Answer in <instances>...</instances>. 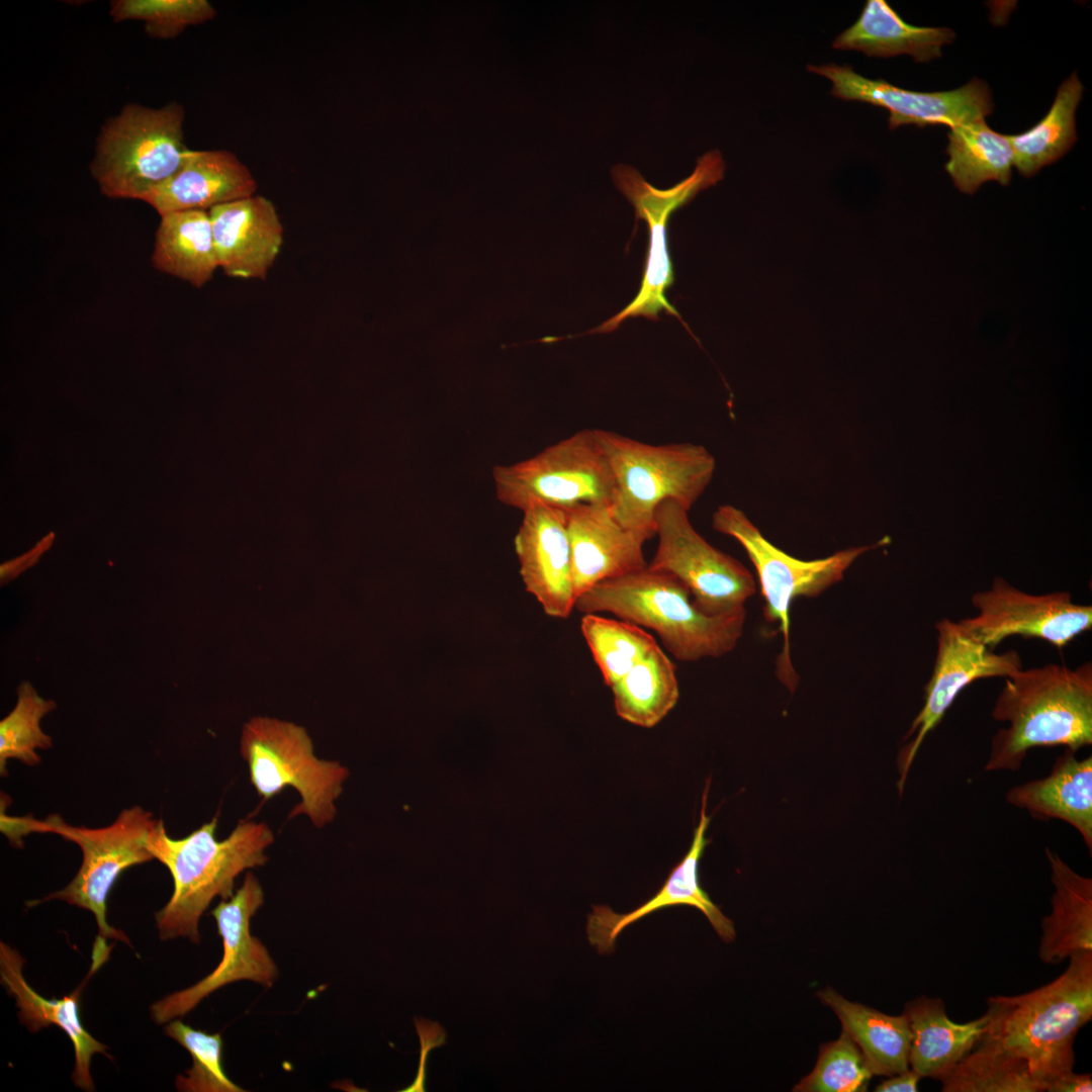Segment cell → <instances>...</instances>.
Instances as JSON below:
<instances>
[{
  "label": "cell",
  "mask_w": 1092,
  "mask_h": 1092,
  "mask_svg": "<svg viewBox=\"0 0 1092 1092\" xmlns=\"http://www.w3.org/2000/svg\"><path fill=\"white\" fill-rule=\"evenodd\" d=\"M218 816L181 839L171 838L163 820L151 830L147 847L173 879V893L156 915L161 940L178 937L200 942L199 921L211 901L229 899L237 877L268 861L274 840L264 822L242 820L223 840L216 838Z\"/></svg>",
  "instance_id": "obj_1"
},
{
  "label": "cell",
  "mask_w": 1092,
  "mask_h": 1092,
  "mask_svg": "<svg viewBox=\"0 0 1092 1092\" xmlns=\"http://www.w3.org/2000/svg\"><path fill=\"white\" fill-rule=\"evenodd\" d=\"M992 717L1007 722L991 741L986 771L1020 768L1034 747L1078 749L1092 743V663H1049L1005 677Z\"/></svg>",
  "instance_id": "obj_2"
},
{
  "label": "cell",
  "mask_w": 1092,
  "mask_h": 1092,
  "mask_svg": "<svg viewBox=\"0 0 1092 1092\" xmlns=\"http://www.w3.org/2000/svg\"><path fill=\"white\" fill-rule=\"evenodd\" d=\"M575 608L582 614L609 613L650 629L685 662L732 651L746 620L745 608L714 616L703 613L675 576L648 564L598 583L576 600Z\"/></svg>",
  "instance_id": "obj_3"
},
{
  "label": "cell",
  "mask_w": 1092,
  "mask_h": 1092,
  "mask_svg": "<svg viewBox=\"0 0 1092 1092\" xmlns=\"http://www.w3.org/2000/svg\"><path fill=\"white\" fill-rule=\"evenodd\" d=\"M987 1011V1031L1024 1059L1046 1088L1073 1071L1076 1034L1092 1019V951L1072 954L1065 972L1040 988L989 998Z\"/></svg>",
  "instance_id": "obj_4"
},
{
  "label": "cell",
  "mask_w": 1092,
  "mask_h": 1092,
  "mask_svg": "<svg viewBox=\"0 0 1092 1092\" xmlns=\"http://www.w3.org/2000/svg\"><path fill=\"white\" fill-rule=\"evenodd\" d=\"M594 431L614 476L613 517L646 540L655 535L654 515L662 502L671 499L690 511L713 479L716 460L702 445H651L608 430Z\"/></svg>",
  "instance_id": "obj_5"
},
{
  "label": "cell",
  "mask_w": 1092,
  "mask_h": 1092,
  "mask_svg": "<svg viewBox=\"0 0 1092 1092\" xmlns=\"http://www.w3.org/2000/svg\"><path fill=\"white\" fill-rule=\"evenodd\" d=\"M184 109L129 104L109 118L97 138L90 166L100 191L111 198L143 200L182 166Z\"/></svg>",
  "instance_id": "obj_6"
},
{
  "label": "cell",
  "mask_w": 1092,
  "mask_h": 1092,
  "mask_svg": "<svg viewBox=\"0 0 1092 1092\" xmlns=\"http://www.w3.org/2000/svg\"><path fill=\"white\" fill-rule=\"evenodd\" d=\"M717 532L735 539L753 564L764 600L763 614L769 623H778L783 648L777 660V676L790 691L799 677L790 654V609L799 597L814 598L840 581L845 571L863 553L891 542L885 536L872 545L839 550L827 557L802 560L768 541L743 511L731 505L720 506L712 516Z\"/></svg>",
  "instance_id": "obj_7"
},
{
  "label": "cell",
  "mask_w": 1092,
  "mask_h": 1092,
  "mask_svg": "<svg viewBox=\"0 0 1092 1092\" xmlns=\"http://www.w3.org/2000/svg\"><path fill=\"white\" fill-rule=\"evenodd\" d=\"M240 752L261 805L291 787L301 801L289 819L305 814L317 828L334 819V803L348 770L337 761L318 759L305 729L276 719L254 718L243 729Z\"/></svg>",
  "instance_id": "obj_8"
},
{
  "label": "cell",
  "mask_w": 1092,
  "mask_h": 1092,
  "mask_svg": "<svg viewBox=\"0 0 1092 1092\" xmlns=\"http://www.w3.org/2000/svg\"><path fill=\"white\" fill-rule=\"evenodd\" d=\"M725 163L719 151L713 150L698 158L693 173L668 189H657L647 183L631 166L616 165L612 176L618 189L635 209L636 220L643 219L649 230V243L640 289L634 299L620 312L584 334L610 333L628 317L644 316L658 321L659 312L676 317L690 332L678 311L667 301L665 291L674 281L668 254L667 223L673 211L682 207L703 189L719 182L724 176Z\"/></svg>",
  "instance_id": "obj_9"
},
{
  "label": "cell",
  "mask_w": 1092,
  "mask_h": 1092,
  "mask_svg": "<svg viewBox=\"0 0 1092 1092\" xmlns=\"http://www.w3.org/2000/svg\"><path fill=\"white\" fill-rule=\"evenodd\" d=\"M157 821L141 806L122 810L112 824L102 828L73 826L56 814L44 820L35 819L34 832H52L75 842L83 858L78 873L65 888L41 900L30 901L27 906L61 900L89 910L95 916L102 942L113 938L130 945L124 932L108 924L106 901L123 871L154 859L147 840Z\"/></svg>",
  "instance_id": "obj_10"
},
{
  "label": "cell",
  "mask_w": 1092,
  "mask_h": 1092,
  "mask_svg": "<svg viewBox=\"0 0 1092 1092\" xmlns=\"http://www.w3.org/2000/svg\"><path fill=\"white\" fill-rule=\"evenodd\" d=\"M497 499L524 512L546 505H611L615 481L594 429L580 430L535 456L492 469Z\"/></svg>",
  "instance_id": "obj_11"
},
{
  "label": "cell",
  "mask_w": 1092,
  "mask_h": 1092,
  "mask_svg": "<svg viewBox=\"0 0 1092 1092\" xmlns=\"http://www.w3.org/2000/svg\"><path fill=\"white\" fill-rule=\"evenodd\" d=\"M688 513L671 499L657 507L658 546L648 566L675 576L707 615L744 608L756 592L754 576L740 561L709 544L694 529Z\"/></svg>",
  "instance_id": "obj_12"
},
{
  "label": "cell",
  "mask_w": 1092,
  "mask_h": 1092,
  "mask_svg": "<svg viewBox=\"0 0 1092 1092\" xmlns=\"http://www.w3.org/2000/svg\"><path fill=\"white\" fill-rule=\"evenodd\" d=\"M264 903L257 877L249 872L242 886L211 910L222 939V957L215 969L194 985L171 993L150 1007L157 1024L183 1017L205 997L238 981H251L270 988L278 968L262 941L251 933V919Z\"/></svg>",
  "instance_id": "obj_13"
},
{
  "label": "cell",
  "mask_w": 1092,
  "mask_h": 1092,
  "mask_svg": "<svg viewBox=\"0 0 1092 1092\" xmlns=\"http://www.w3.org/2000/svg\"><path fill=\"white\" fill-rule=\"evenodd\" d=\"M937 652L932 674L925 686L924 704L905 734L908 741L899 751V794L912 762L926 736L938 725L959 694L971 682L994 676L1007 677L1022 669L1017 651L995 653L975 639L959 622L942 619L934 625Z\"/></svg>",
  "instance_id": "obj_14"
},
{
  "label": "cell",
  "mask_w": 1092,
  "mask_h": 1092,
  "mask_svg": "<svg viewBox=\"0 0 1092 1092\" xmlns=\"http://www.w3.org/2000/svg\"><path fill=\"white\" fill-rule=\"evenodd\" d=\"M971 600L978 615L959 623L992 650L1013 635L1063 648L1092 627V607L1075 604L1068 592L1030 595L996 576Z\"/></svg>",
  "instance_id": "obj_15"
},
{
  "label": "cell",
  "mask_w": 1092,
  "mask_h": 1092,
  "mask_svg": "<svg viewBox=\"0 0 1092 1092\" xmlns=\"http://www.w3.org/2000/svg\"><path fill=\"white\" fill-rule=\"evenodd\" d=\"M808 71L829 79L831 94L886 108L889 127L946 125L949 128L985 118L993 110L989 87L979 79L949 91L917 92L899 88L883 79H869L848 65H809Z\"/></svg>",
  "instance_id": "obj_16"
},
{
  "label": "cell",
  "mask_w": 1092,
  "mask_h": 1092,
  "mask_svg": "<svg viewBox=\"0 0 1092 1092\" xmlns=\"http://www.w3.org/2000/svg\"><path fill=\"white\" fill-rule=\"evenodd\" d=\"M710 780L707 781L703 795L700 820L694 830L689 851L669 872L664 884L649 900L628 913H617L605 905H594L587 915L586 935L589 943L599 953H611L619 934L630 924L661 909L686 905L700 910L709 920L714 930L725 942L735 938L733 922L725 916L701 887L699 863L705 847L710 842L706 831L710 816L706 813Z\"/></svg>",
  "instance_id": "obj_17"
},
{
  "label": "cell",
  "mask_w": 1092,
  "mask_h": 1092,
  "mask_svg": "<svg viewBox=\"0 0 1092 1092\" xmlns=\"http://www.w3.org/2000/svg\"><path fill=\"white\" fill-rule=\"evenodd\" d=\"M522 513L514 545L525 588L548 616L565 619L576 602L565 509L536 505Z\"/></svg>",
  "instance_id": "obj_18"
},
{
  "label": "cell",
  "mask_w": 1092,
  "mask_h": 1092,
  "mask_svg": "<svg viewBox=\"0 0 1092 1092\" xmlns=\"http://www.w3.org/2000/svg\"><path fill=\"white\" fill-rule=\"evenodd\" d=\"M565 512L576 600L602 581L647 566L643 555L647 540L623 528L609 504H580Z\"/></svg>",
  "instance_id": "obj_19"
},
{
  "label": "cell",
  "mask_w": 1092,
  "mask_h": 1092,
  "mask_svg": "<svg viewBox=\"0 0 1092 1092\" xmlns=\"http://www.w3.org/2000/svg\"><path fill=\"white\" fill-rule=\"evenodd\" d=\"M219 268L230 276L265 279L283 244V226L272 201L261 195L208 210Z\"/></svg>",
  "instance_id": "obj_20"
},
{
  "label": "cell",
  "mask_w": 1092,
  "mask_h": 1092,
  "mask_svg": "<svg viewBox=\"0 0 1092 1092\" xmlns=\"http://www.w3.org/2000/svg\"><path fill=\"white\" fill-rule=\"evenodd\" d=\"M249 168L225 150H189L180 169L143 201L160 215L210 208L255 195Z\"/></svg>",
  "instance_id": "obj_21"
},
{
  "label": "cell",
  "mask_w": 1092,
  "mask_h": 1092,
  "mask_svg": "<svg viewBox=\"0 0 1092 1092\" xmlns=\"http://www.w3.org/2000/svg\"><path fill=\"white\" fill-rule=\"evenodd\" d=\"M24 961L20 953L5 942L0 943V979L8 993L14 997L20 1023L30 1032H36L52 1024L67 1033L75 1051V1067L72 1080L85 1091L95 1089L90 1074L93 1055L109 1057L107 1045L94 1038L82 1025L79 1014L80 988L60 999H47L34 991L23 974Z\"/></svg>",
  "instance_id": "obj_22"
},
{
  "label": "cell",
  "mask_w": 1092,
  "mask_h": 1092,
  "mask_svg": "<svg viewBox=\"0 0 1092 1092\" xmlns=\"http://www.w3.org/2000/svg\"><path fill=\"white\" fill-rule=\"evenodd\" d=\"M1006 801L1039 820L1059 819L1074 827L1092 851V756L1078 759L1066 748L1051 772L1013 787Z\"/></svg>",
  "instance_id": "obj_23"
},
{
  "label": "cell",
  "mask_w": 1092,
  "mask_h": 1092,
  "mask_svg": "<svg viewBox=\"0 0 1092 1092\" xmlns=\"http://www.w3.org/2000/svg\"><path fill=\"white\" fill-rule=\"evenodd\" d=\"M911 1030L909 1066L921 1078L939 1080L982 1039L990 1024L988 1011L965 1023L950 1020L942 999L920 996L904 1009Z\"/></svg>",
  "instance_id": "obj_24"
},
{
  "label": "cell",
  "mask_w": 1092,
  "mask_h": 1092,
  "mask_svg": "<svg viewBox=\"0 0 1092 1092\" xmlns=\"http://www.w3.org/2000/svg\"><path fill=\"white\" fill-rule=\"evenodd\" d=\"M1054 892L1051 913L1041 921L1038 958L1056 965L1081 951H1092V879L1075 872L1045 848Z\"/></svg>",
  "instance_id": "obj_25"
},
{
  "label": "cell",
  "mask_w": 1092,
  "mask_h": 1092,
  "mask_svg": "<svg viewBox=\"0 0 1092 1092\" xmlns=\"http://www.w3.org/2000/svg\"><path fill=\"white\" fill-rule=\"evenodd\" d=\"M953 38L950 28L911 25L885 0H868L860 16L837 35L832 48L882 58L906 54L916 62H929L940 57L941 48Z\"/></svg>",
  "instance_id": "obj_26"
},
{
  "label": "cell",
  "mask_w": 1092,
  "mask_h": 1092,
  "mask_svg": "<svg viewBox=\"0 0 1092 1092\" xmlns=\"http://www.w3.org/2000/svg\"><path fill=\"white\" fill-rule=\"evenodd\" d=\"M818 997L835 1012L874 1075L891 1077L909 1069L911 1030L904 1013L897 1016L882 1013L849 1002L830 988L819 992Z\"/></svg>",
  "instance_id": "obj_27"
},
{
  "label": "cell",
  "mask_w": 1092,
  "mask_h": 1092,
  "mask_svg": "<svg viewBox=\"0 0 1092 1092\" xmlns=\"http://www.w3.org/2000/svg\"><path fill=\"white\" fill-rule=\"evenodd\" d=\"M153 266L201 288L219 268L207 210L161 215L152 255Z\"/></svg>",
  "instance_id": "obj_28"
},
{
  "label": "cell",
  "mask_w": 1092,
  "mask_h": 1092,
  "mask_svg": "<svg viewBox=\"0 0 1092 1092\" xmlns=\"http://www.w3.org/2000/svg\"><path fill=\"white\" fill-rule=\"evenodd\" d=\"M945 169L954 185L972 194L990 180L1007 185L1014 158L1006 134L990 128L985 118L950 128Z\"/></svg>",
  "instance_id": "obj_29"
},
{
  "label": "cell",
  "mask_w": 1092,
  "mask_h": 1092,
  "mask_svg": "<svg viewBox=\"0 0 1092 1092\" xmlns=\"http://www.w3.org/2000/svg\"><path fill=\"white\" fill-rule=\"evenodd\" d=\"M611 690L616 714L643 728L657 725L679 698L675 666L658 645Z\"/></svg>",
  "instance_id": "obj_30"
},
{
  "label": "cell",
  "mask_w": 1092,
  "mask_h": 1092,
  "mask_svg": "<svg viewBox=\"0 0 1092 1092\" xmlns=\"http://www.w3.org/2000/svg\"><path fill=\"white\" fill-rule=\"evenodd\" d=\"M943 1092H1042L1027 1062L988 1031L940 1079Z\"/></svg>",
  "instance_id": "obj_31"
},
{
  "label": "cell",
  "mask_w": 1092,
  "mask_h": 1092,
  "mask_svg": "<svg viewBox=\"0 0 1092 1092\" xmlns=\"http://www.w3.org/2000/svg\"><path fill=\"white\" fill-rule=\"evenodd\" d=\"M1083 86L1076 73L1057 91L1049 112L1036 124L1019 134L1007 135L1013 151V166L1025 177L1063 157L1077 140L1075 112Z\"/></svg>",
  "instance_id": "obj_32"
},
{
  "label": "cell",
  "mask_w": 1092,
  "mask_h": 1092,
  "mask_svg": "<svg viewBox=\"0 0 1092 1092\" xmlns=\"http://www.w3.org/2000/svg\"><path fill=\"white\" fill-rule=\"evenodd\" d=\"M580 629L610 688L657 646L654 637L642 627L599 614H583Z\"/></svg>",
  "instance_id": "obj_33"
},
{
  "label": "cell",
  "mask_w": 1092,
  "mask_h": 1092,
  "mask_svg": "<svg viewBox=\"0 0 1092 1092\" xmlns=\"http://www.w3.org/2000/svg\"><path fill=\"white\" fill-rule=\"evenodd\" d=\"M56 703L40 697L29 681L17 688V702L12 711L0 721V774L7 776V760L18 759L24 764L40 762L37 749L50 748L53 739L40 728V720L55 710Z\"/></svg>",
  "instance_id": "obj_34"
},
{
  "label": "cell",
  "mask_w": 1092,
  "mask_h": 1092,
  "mask_svg": "<svg viewBox=\"0 0 1092 1092\" xmlns=\"http://www.w3.org/2000/svg\"><path fill=\"white\" fill-rule=\"evenodd\" d=\"M165 1033L192 1058V1067L176 1077L175 1086L183 1092H242L225 1074L222 1067L220 1033L195 1029L176 1018L167 1022Z\"/></svg>",
  "instance_id": "obj_35"
},
{
  "label": "cell",
  "mask_w": 1092,
  "mask_h": 1092,
  "mask_svg": "<svg viewBox=\"0 0 1092 1092\" xmlns=\"http://www.w3.org/2000/svg\"><path fill=\"white\" fill-rule=\"evenodd\" d=\"M873 1075L863 1054L843 1030L838 1039L820 1046L815 1068L794 1087L793 1091H866Z\"/></svg>",
  "instance_id": "obj_36"
},
{
  "label": "cell",
  "mask_w": 1092,
  "mask_h": 1092,
  "mask_svg": "<svg viewBox=\"0 0 1092 1092\" xmlns=\"http://www.w3.org/2000/svg\"><path fill=\"white\" fill-rule=\"evenodd\" d=\"M216 12L206 0H117L110 4L115 21L142 20L152 37L171 38L187 26L212 19Z\"/></svg>",
  "instance_id": "obj_37"
},
{
  "label": "cell",
  "mask_w": 1092,
  "mask_h": 1092,
  "mask_svg": "<svg viewBox=\"0 0 1092 1092\" xmlns=\"http://www.w3.org/2000/svg\"><path fill=\"white\" fill-rule=\"evenodd\" d=\"M415 1025L421 1041L420 1065L416 1080L401 1092L425 1091L426 1062L429 1052L445 1043L446 1032L439 1022L415 1017Z\"/></svg>",
  "instance_id": "obj_38"
},
{
  "label": "cell",
  "mask_w": 1092,
  "mask_h": 1092,
  "mask_svg": "<svg viewBox=\"0 0 1092 1092\" xmlns=\"http://www.w3.org/2000/svg\"><path fill=\"white\" fill-rule=\"evenodd\" d=\"M53 539L54 535L51 533L25 554L2 563L0 567L1 585L8 583L18 576L19 573L33 565L39 559L40 555L51 546Z\"/></svg>",
  "instance_id": "obj_39"
},
{
  "label": "cell",
  "mask_w": 1092,
  "mask_h": 1092,
  "mask_svg": "<svg viewBox=\"0 0 1092 1092\" xmlns=\"http://www.w3.org/2000/svg\"><path fill=\"white\" fill-rule=\"evenodd\" d=\"M1045 1091L1091 1092L1092 1076L1091 1074H1076L1074 1073V1071H1070L1050 1081L1046 1085Z\"/></svg>",
  "instance_id": "obj_40"
},
{
  "label": "cell",
  "mask_w": 1092,
  "mask_h": 1092,
  "mask_svg": "<svg viewBox=\"0 0 1092 1092\" xmlns=\"http://www.w3.org/2000/svg\"><path fill=\"white\" fill-rule=\"evenodd\" d=\"M921 1077L912 1069L891 1076L890 1079L881 1082L876 1088L877 1092H916Z\"/></svg>",
  "instance_id": "obj_41"
}]
</instances>
